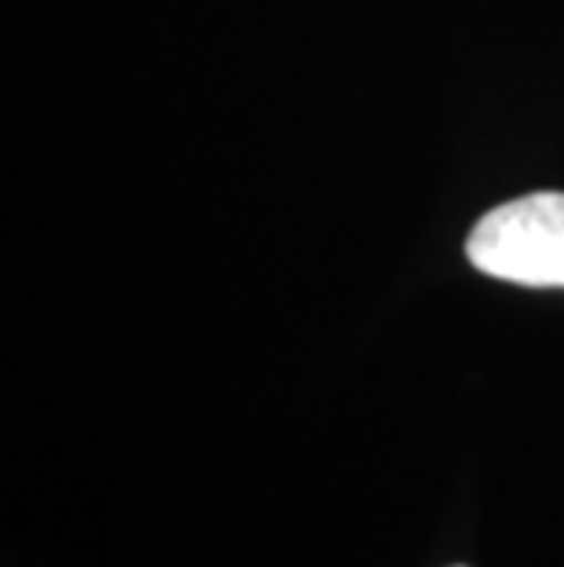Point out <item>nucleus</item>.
Returning a JSON list of instances; mask_svg holds the SVG:
<instances>
[{
    "label": "nucleus",
    "mask_w": 564,
    "mask_h": 567,
    "mask_svg": "<svg viewBox=\"0 0 564 567\" xmlns=\"http://www.w3.org/2000/svg\"><path fill=\"white\" fill-rule=\"evenodd\" d=\"M465 257L491 279L564 289V195H524L491 209Z\"/></svg>",
    "instance_id": "f257e3e1"
}]
</instances>
